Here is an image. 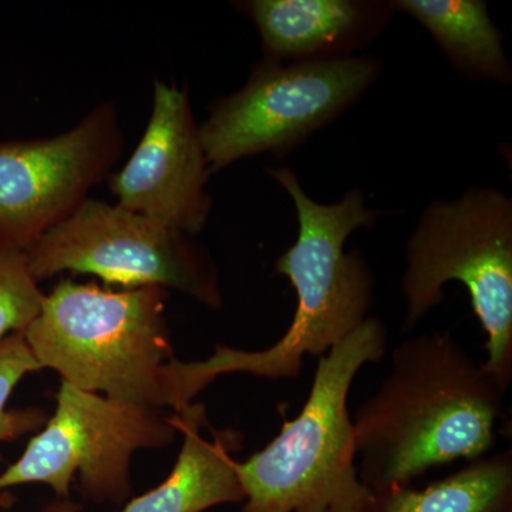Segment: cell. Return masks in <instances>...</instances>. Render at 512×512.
<instances>
[{
	"label": "cell",
	"mask_w": 512,
	"mask_h": 512,
	"mask_svg": "<svg viewBox=\"0 0 512 512\" xmlns=\"http://www.w3.org/2000/svg\"><path fill=\"white\" fill-rule=\"evenodd\" d=\"M210 174L187 92L156 82L146 131L127 164L110 178L117 204L192 238L210 220Z\"/></svg>",
	"instance_id": "10"
},
{
	"label": "cell",
	"mask_w": 512,
	"mask_h": 512,
	"mask_svg": "<svg viewBox=\"0 0 512 512\" xmlns=\"http://www.w3.org/2000/svg\"><path fill=\"white\" fill-rule=\"evenodd\" d=\"M402 330L410 332L444 301V286L460 282L487 340L485 369L512 379V201L495 188H468L421 212L406 245Z\"/></svg>",
	"instance_id": "5"
},
{
	"label": "cell",
	"mask_w": 512,
	"mask_h": 512,
	"mask_svg": "<svg viewBox=\"0 0 512 512\" xmlns=\"http://www.w3.org/2000/svg\"><path fill=\"white\" fill-rule=\"evenodd\" d=\"M387 332L369 316L319 357L308 399L278 436L234 468L241 512H363L372 490L360 481L349 412L353 380L386 355Z\"/></svg>",
	"instance_id": "3"
},
{
	"label": "cell",
	"mask_w": 512,
	"mask_h": 512,
	"mask_svg": "<svg viewBox=\"0 0 512 512\" xmlns=\"http://www.w3.org/2000/svg\"><path fill=\"white\" fill-rule=\"evenodd\" d=\"M26 258L37 282L70 271L124 289H174L208 308L222 306L220 274L207 249L119 204L84 201Z\"/></svg>",
	"instance_id": "8"
},
{
	"label": "cell",
	"mask_w": 512,
	"mask_h": 512,
	"mask_svg": "<svg viewBox=\"0 0 512 512\" xmlns=\"http://www.w3.org/2000/svg\"><path fill=\"white\" fill-rule=\"evenodd\" d=\"M43 299L26 252L0 247V342L25 332L42 311Z\"/></svg>",
	"instance_id": "16"
},
{
	"label": "cell",
	"mask_w": 512,
	"mask_h": 512,
	"mask_svg": "<svg viewBox=\"0 0 512 512\" xmlns=\"http://www.w3.org/2000/svg\"><path fill=\"white\" fill-rule=\"evenodd\" d=\"M183 434L177 463L165 481L128 501L119 512H205L224 504L244 503V491L235 474V458L244 443L237 430H215L205 437L210 426L207 409L191 403L173 416Z\"/></svg>",
	"instance_id": "11"
},
{
	"label": "cell",
	"mask_w": 512,
	"mask_h": 512,
	"mask_svg": "<svg viewBox=\"0 0 512 512\" xmlns=\"http://www.w3.org/2000/svg\"><path fill=\"white\" fill-rule=\"evenodd\" d=\"M121 151L113 104L96 107L59 136L0 144V247L29 251L89 200Z\"/></svg>",
	"instance_id": "9"
},
{
	"label": "cell",
	"mask_w": 512,
	"mask_h": 512,
	"mask_svg": "<svg viewBox=\"0 0 512 512\" xmlns=\"http://www.w3.org/2000/svg\"><path fill=\"white\" fill-rule=\"evenodd\" d=\"M507 390L450 330L403 340L353 419L360 481L406 487L431 468L488 456Z\"/></svg>",
	"instance_id": "1"
},
{
	"label": "cell",
	"mask_w": 512,
	"mask_h": 512,
	"mask_svg": "<svg viewBox=\"0 0 512 512\" xmlns=\"http://www.w3.org/2000/svg\"><path fill=\"white\" fill-rule=\"evenodd\" d=\"M40 370H43L42 366L30 352L23 333H13L0 342V443L39 431L49 419L36 407L8 409L10 396L23 377Z\"/></svg>",
	"instance_id": "15"
},
{
	"label": "cell",
	"mask_w": 512,
	"mask_h": 512,
	"mask_svg": "<svg viewBox=\"0 0 512 512\" xmlns=\"http://www.w3.org/2000/svg\"><path fill=\"white\" fill-rule=\"evenodd\" d=\"M266 173L288 192L298 215L295 244L276 261V272L289 279L296 293L291 325L266 349L217 346L205 360H173L170 382L177 412L220 376L296 379L306 357L325 356L369 318L375 275L362 252H345V245L357 229L372 227L379 212L366 207L360 190L349 191L336 204H319L289 168H268Z\"/></svg>",
	"instance_id": "2"
},
{
	"label": "cell",
	"mask_w": 512,
	"mask_h": 512,
	"mask_svg": "<svg viewBox=\"0 0 512 512\" xmlns=\"http://www.w3.org/2000/svg\"><path fill=\"white\" fill-rule=\"evenodd\" d=\"M363 512H512L511 450L468 461L426 488L372 491Z\"/></svg>",
	"instance_id": "14"
},
{
	"label": "cell",
	"mask_w": 512,
	"mask_h": 512,
	"mask_svg": "<svg viewBox=\"0 0 512 512\" xmlns=\"http://www.w3.org/2000/svg\"><path fill=\"white\" fill-rule=\"evenodd\" d=\"M393 8L420 22L464 76L510 83L503 35L483 0H399Z\"/></svg>",
	"instance_id": "13"
},
{
	"label": "cell",
	"mask_w": 512,
	"mask_h": 512,
	"mask_svg": "<svg viewBox=\"0 0 512 512\" xmlns=\"http://www.w3.org/2000/svg\"><path fill=\"white\" fill-rule=\"evenodd\" d=\"M255 23L265 59H332L357 45L380 16L375 6L352 0H251L242 6Z\"/></svg>",
	"instance_id": "12"
},
{
	"label": "cell",
	"mask_w": 512,
	"mask_h": 512,
	"mask_svg": "<svg viewBox=\"0 0 512 512\" xmlns=\"http://www.w3.org/2000/svg\"><path fill=\"white\" fill-rule=\"evenodd\" d=\"M380 70L372 56L291 64L264 57L245 86L218 100L200 126L211 173L242 158L285 153L349 109Z\"/></svg>",
	"instance_id": "6"
},
{
	"label": "cell",
	"mask_w": 512,
	"mask_h": 512,
	"mask_svg": "<svg viewBox=\"0 0 512 512\" xmlns=\"http://www.w3.org/2000/svg\"><path fill=\"white\" fill-rule=\"evenodd\" d=\"M178 431L158 409L119 402L62 382L56 410L22 456L0 473V493L46 484L67 500L79 474L80 493L93 503L123 504L133 494L130 466L143 448L170 446Z\"/></svg>",
	"instance_id": "7"
},
{
	"label": "cell",
	"mask_w": 512,
	"mask_h": 512,
	"mask_svg": "<svg viewBox=\"0 0 512 512\" xmlns=\"http://www.w3.org/2000/svg\"><path fill=\"white\" fill-rule=\"evenodd\" d=\"M13 503H15L13 494H10L9 491H2V493H0V510H6V508L12 507Z\"/></svg>",
	"instance_id": "17"
},
{
	"label": "cell",
	"mask_w": 512,
	"mask_h": 512,
	"mask_svg": "<svg viewBox=\"0 0 512 512\" xmlns=\"http://www.w3.org/2000/svg\"><path fill=\"white\" fill-rule=\"evenodd\" d=\"M158 286L100 288L59 282L23 332L42 369L84 392L119 402L171 407L168 366L175 359Z\"/></svg>",
	"instance_id": "4"
}]
</instances>
